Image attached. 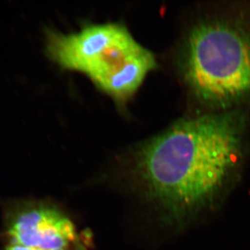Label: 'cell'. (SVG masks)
I'll use <instances>...</instances> for the list:
<instances>
[{
    "label": "cell",
    "mask_w": 250,
    "mask_h": 250,
    "mask_svg": "<svg viewBox=\"0 0 250 250\" xmlns=\"http://www.w3.org/2000/svg\"><path fill=\"white\" fill-rule=\"evenodd\" d=\"M7 243L42 250H88V239L73 220L49 202L13 201L4 214Z\"/></svg>",
    "instance_id": "277c9868"
},
{
    "label": "cell",
    "mask_w": 250,
    "mask_h": 250,
    "mask_svg": "<svg viewBox=\"0 0 250 250\" xmlns=\"http://www.w3.org/2000/svg\"><path fill=\"white\" fill-rule=\"evenodd\" d=\"M180 67L189 91L203 104L230 110L250 100V12L198 21L185 38Z\"/></svg>",
    "instance_id": "7a4b0ae2"
},
{
    "label": "cell",
    "mask_w": 250,
    "mask_h": 250,
    "mask_svg": "<svg viewBox=\"0 0 250 250\" xmlns=\"http://www.w3.org/2000/svg\"><path fill=\"white\" fill-rule=\"evenodd\" d=\"M2 250H42L38 249L31 248L27 246H21L17 244L7 243Z\"/></svg>",
    "instance_id": "5b68a950"
},
{
    "label": "cell",
    "mask_w": 250,
    "mask_h": 250,
    "mask_svg": "<svg viewBox=\"0 0 250 250\" xmlns=\"http://www.w3.org/2000/svg\"><path fill=\"white\" fill-rule=\"evenodd\" d=\"M45 36V54L53 62L84 75L121 109L157 66L155 55L121 23L84 24L69 33L47 28Z\"/></svg>",
    "instance_id": "3957f363"
},
{
    "label": "cell",
    "mask_w": 250,
    "mask_h": 250,
    "mask_svg": "<svg viewBox=\"0 0 250 250\" xmlns=\"http://www.w3.org/2000/svg\"><path fill=\"white\" fill-rule=\"evenodd\" d=\"M247 129L241 109L183 118L130 149L121 182L160 225L182 230L217 210L238 182Z\"/></svg>",
    "instance_id": "6da1fadb"
}]
</instances>
